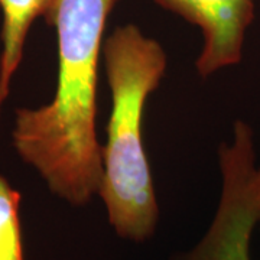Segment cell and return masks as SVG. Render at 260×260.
I'll return each mask as SVG.
<instances>
[{
	"instance_id": "7a4b0ae2",
	"label": "cell",
	"mask_w": 260,
	"mask_h": 260,
	"mask_svg": "<svg viewBox=\"0 0 260 260\" xmlns=\"http://www.w3.org/2000/svg\"><path fill=\"white\" fill-rule=\"evenodd\" d=\"M103 62L112 93L107 142L102 146L99 195L117 236L145 242L155 233L159 208L142 140L143 109L167 70L160 44L136 25L117 26L103 44Z\"/></svg>"
},
{
	"instance_id": "6da1fadb",
	"label": "cell",
	"mask_w": 260,
	"mask_h": 260,
	"mask_svg": "<svg viewBox=\"0 0 260 260\" xmlns=\"http://www.w3.org/2000/svg\"><path fill=\"white\" fill-rule=\"evenodd\" d=\"M117 0H56L48 25L58 39V81L52 100L18 109L12 143L49 191L71 205L99 195L102 145L95 132L97 75L103 34Z\"/></svg>"
},
{
	"instance_id": "3957f363",
	"label": "cell",
	"mask_w": 260,
	"mask_h": 260,
	"mask_svg": "<svg viewBox=\"0 0 260 260\" xmlns=\"http://www.w3.org/2000/svg\"><path fill=\"white\" fill-rule=\"evenodd\" d=\"M155 2L201 29L204 45L195 61L200 77H210L240 62L246 32L254 18V0Z\"/></svg>"
},
{
	"instance_id": "277c9868",
	"label": "cell",
	"mask_w": 260,
	"mask_h": 260,
	"mask_svg": "<svg viewBox=\"0 0 260 260\" xmlns=\"http://www.w3.org/2000/svg\"><path fill=\"white\" fill-rule=\"evenodd\" d=\"M220 164L224 185L217 218L233 237L249 240L260 221V168L254 167L253 133L246 123H236L232 145H221Z\"/></svg>"
},
{
	"instance_id": "5b68a950",
	"label": "cell",
	"mask_w": 260,
	"mask_h": 260,
	"mask_svg": "<svg viewBox=\"0 0 260 260\" xmlns=\"http://www.w3.org/2000/svg\"><path fill=\"white\" fill-rule=\"evenodd\" d=\"M56 0H0L2 55H0V112L9 95L12 78L23 56V47L32 23L38 18L49 20Z\"/></svg>"
},
{
	"instance_id": "8992f818",
	"label": "cell",
	"mask_w": 260,
	"mask_h": 260,
	"mask_svg": "<svg viewBox=\"0 0 260 260\" xmlns=\"http://www.w3.org/2000/svg\"><path fill=\"white\" fill-rule=\"evenodd\" d=\"M19 208L20 192L0 175V260H25Z\"/></svg>"
}]
</instances>
